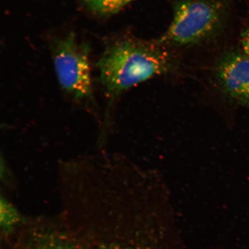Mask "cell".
Returning <instances> with one entry per match:
<instances>
[{
    "instance_id": "1",
    "label": "cell",
    "mask_w": 249,
    "mask_h": 249,
    "mask_svg": "<svg viewBox=\"0 0 249 249\" xmlns=\"http://www.w3.org/2000/svg\"><path fill=\"white\" fill-rule=\"evenodd\" d=\"M96 65L111 106L126 90L167 73L173 60L161 46L129 39L107 47Z\"/></svg>"
},
{
    "instance_id": "2",
    "label": "cell",
    "mask_w": 249,
    "mask_h": 249,
    "mask_svg": "<svg viewBox=\"0 0 249 249\" xmlns=\"http://www.w3.org/2000/svg\"><path fill=\"white\" fill-rule=\"evenodd\" d=\"M225 8L219 0H180L174 8L172 21L160 39V45L189 46L219 32Z\"/></svg>"
},
{
    "instance_id": "3",
    "label": "cell",
    "mask_w": 249,
    "mask_h": 249,
    "mask_svg": "<svg viewBox=\"0 0 249 249\" xmlns=\"http://www.w3.org/2000/svg\"><path fill=\"white\" fill-rule=\"evenodd\" d=\"M53 62L62 88L76 101H92L89 47L77 42L73 34H70L56 42Z\"/></svg>"
},
{
    "instance_id": "4",
    "label": "cell",
    "mask_w": 249,
    "mask_h": 249,
    "mask_svg": "<svg viewBox=\"0 0 249 249\" xmlns=\"http://www.w3.org/2000/svg\"><path fill=\"white\" fill-rule=\"evenodd\" d=\"M215 76L221 91L236 104L249 108V59L230 52L217 62Z\"/></svg>"
},
{
    "instance_id": "5",
    "label": "cell",
    "mask_w": 249,
    "mask_h": 249,
    "mask_svg": "<svg viewBox=\"0 0 249 249\" xmlns=\"http://www.w3.org/2000/svg\"><path fill=\"white\" fill-rule=\"evenodd\" d=\"M90 10L96 14L107 16L120 11L133 0H83Z\"/></svg>"
},
{
    "instance_id": "6",
    "label": "cell",
    "mask_w": 249,
    "mask_h": 249,
    "mask_svg": "<svg viewBox=\"0 0 249 249\" xmlns=\"http://www.w3.org/2000/svg\"><path fill=\"white\" fill-rule=\"evenodd\" d=\"M1 219L5 223L14 222L17 217V212L4 198L1 199Z\"/></svg>"
},
{
    "instance_id": "7",
    "label": "cell",
    "mask_w": 249,
    "mask_h": 249,
    "mask_svg": "<svg viewBox=\"0 0 249 249\" xmlns=\"http://www.w3.org/2000/svg\"><path fill=\"white\" fill-rule=\"evenodd\" d=\"M241 43L244 54L249 59V27L242 34Z\"/></svg>"
}]
</instances>
